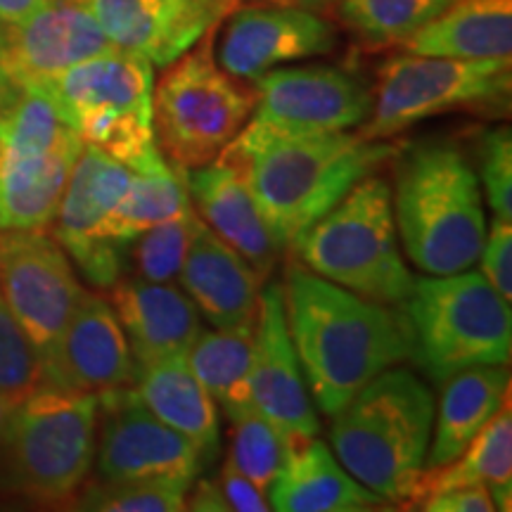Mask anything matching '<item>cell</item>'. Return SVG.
I'll use <instances>...</instances> for the list:
<instances>
[{
    "label": "cell",
    "instance_id": "6da1fadb",
    "mask_svg": "<svg viewBox=\"0 0 512 512\" xmlns=\"http://www.w3.org/2000/svg\"><path fill=\"white\" fill-rule=\"evenodd\" d=\"M285 318L306 387L325 415L358 389L411 356L401 313L344 290L290 259L283 278Z\"/></svg>",
    "mask_w": 512,
    "mask_h": 512
},
{
    "label": "cell",
    "instance_id": "7a4b0ae2",
    "mask_svg": "<svg viewBox=\"0 0 512 512\" xmlns=\"http://www.w3.org/2000/svg\"><path fill=\"white\" fill-rule=\"evenodd\" d=\"M396 152L399 147L387 140L339 131L271 140L242 152H221L216 159L245 176L280 249H292L306 228Z\"/></svg>",
    "mask_w": 512,
    "mask_h": 512
},
{
    "label": "cell",
    "instance_id": "3957f363",
    "mask_svg": "<svg viewBox=\"0 0 512 512\" xmlns=\"http://www.w3.org/2000/svg\"><path fill=\"white\" fill-rule=\"evenodd\" d=\"M394 181L396 233L413 266L427 275L475 268L489 223L477 174L460 147L448 140L406 147Z\"/></svg>",
    "mask_w": 512,
    "mask_h": 512
},
{
    "label": "cell",
    "instance_id": "277c9868",
    "mask_svg": "<svg viewBox=\"0 0 512 512\" xmlns=\"http://www.w3.org/2000/svg\"><path fill=\"white\" fill-rule=\"evenodd\" d=\"M434 396L408 368H387L332 415L335 458L389 503L411 501L432 439Z\"/></svg>",
    "mask_w": 512,
    "mask_h": 512
},
{
    "label": "cell",
    "instance_id": "5b68a950",
    "mask_svg": "<svg viewBox=\"0 0 512 512\" xmlns=\"http://www.w3.org/2000/svg\"><path fill=\"white\" fill-rule=\"evenodd\" d=\"M34 91L46 93L86 145L117 159L133 174L164 171L152 124L155 67L145 57L114 48L95 55Z\"/></svg>",
    "mask_w": 512,
    "mask_h": 512
},
{
    "label": "cell",
    "instance_id": "8992f818",
    "mask_svg": "<svg viewBox=\"0 0 512 512\" xmlns=\"http://www.w3.org/2000/svg\"><path fill=\"white\" fill-rule=\"evenodd\" d=\"M292 249L309 271L370 302L401 304L411 294L415 278L403 261L392 188L375 174L361 178Z\"/></svg>",
    "mask_w": 512,
    "mask_h": 512
},
{
    "label": "cell",
    "instance_id": "52a82bcc",
    "mask_svg": "<svg viewBox=\"0 0 512 512\" xmlns=\"http://www.w3.org/2000/svg\"><path fill=\"white\" fill-rule=\"evenodd\" d=\"M401 316L411 356L437 382L475 366H510L512 316L482 271L413 280Z\"/></svg>",
    "mask_w": 512,
    "mask_h": 512
},
{
    "label": "cell",
    "instance_id": "ba28073f",
    "mask_svg": "<svg viewBox=\"0 0 512 512\" xmlns=\"http://www.w3.org/2000/svg\"><path fill=\"white\" fill-rule=\"evenodd\" d=\"M98 396L41 387L19 401L0 444L5 484L36 503H72L98 441Z\"/></svg>",
    "mask_w": 512,
    "mask_h": 512
},
{
    "label": "cell",
    "instance_id": "9c48e42d",
    "mask_svg": "<svg viewBox=\"0 0 512 512\" xmlns=\"http://www.w3.org/2000/svg\"><path fill=\"white\" fill-rule=\"evenodd\" d=\"M216 34L219 24L164 67L152 91L157 147L181 171L214 162L254 110V86L247 88L216 62Z\"/></svg>",
    "mask_w": 512,
    "mask_h": 512
},
{
    "label": "cell",
    "instance_id": "30bf717a",
    "mask_svg": "<svg viewBox=\"0 0 512 512\" xmlns=\"http://www.w3.org/2000/svg\"><path fill=\"white\" fill-rule=\"evenodd\" d=\"M370 93V114L358 126L366 140H392L406 128L448 112L508 114L512 60L403 53L382 64Z\"/></svg>",
    "mask_w": 512,
    "mask_h": 512
},
{
    "label": "cell",
    "instance_id": "8fae6325",
    "mask_svg": "<svg viewBox=\"0 0 512 512\" xmlns=\"http://www.w3.org/2000/svg\"><path fill=\"white\" fill-rule=\"evenodd\" d=\"M254 110L247 124L223 152L285 138H309L351 131L370 114L373 93L347 69L330 64L275 67L252 81Z\"/></svg>",
    "mask_w": 512,
    "mask_h": 512
},
{
    "label": "cell",
    "instance_id": "7c38bea8",
    "mask_svg": "<svg viewBox=\"0 0 512 512\" xmlns=\"http://www.w3.org/2000/svg\"><path fill=\"white\" fill-rule=\"evenodd\" d=\"M81 294L67 252L43 228H0V299L41 361L55 347Z\"/></svg>",
    "mask_w": 512,
    "mask_h": 512
},
{
    "label": "cell",
    "instance_id": "4fadbf2b",
    "mask_svg": "<svg viewBox=\"0 0 512 512\" xmlns=\"http://www.w3.org/2000/svg\"><path fill=\"white\" fill-rule=\"evenodd\" d=\"M100 437L95 441V467L105 482L126 479H188L202 472L197 448L183 434L152 415L128 387L100 394Z\"/></svg>",
    "mask_w": 512,
    "mask_h": 512
},
{
    "label": "cell",
    "instance_id": "5bb4252c",
    "mask_svg": "<svg viewBox=\"0 0 512 512\" xmlns=\"http://www.w3.org/2000/svg\"><path fill=\"white\" fill-rule=\"evenodd\" d=\"M114 46L86 0H48L17 24H0V88H36Z\"/></svg>",
    "mask_w": 512,
    "mask_h": 512
},
{
    "label": "cell",
    "instance_id": "9a60e30c",
    "mask_svg": "<svg viewBox=\"0 0 512 512\" xmlns=\"http://www.w3.org/2000/svg\"><path fill=\"white\" fill-rule=\"evenodd\" d=\"M133 171L117 159L86 145L76 159L55 211V240L100 290L121 278V249L102 242L98 230L131 183Z\"/></svg>",
    "mask_w": 512,
    "mask_h": 512
},
{
    "label": "cell",
    "instance_id": "2e32d148",
    "mask_svg": "<svg viewBox=\"0 0 512 512\" xmlns=\"http://www.w3.org/2000/svg\"><path fill=\"white\" fill-rule=\"evenodd\" d=\"M335 46L337 31L309 8L249 5L230 12L216 62L235 79L254 81L287 62L328 55Z\"/></svg>",
    "mask_w": 512,
    "mask_h": 512
},
{
    "label": "cell",
    "instance_id": "e0dca14e",
    "mask_svg": "<svg viewBox=\"0 0 512 512\" xmlns=\"http://www.w3.org/2000/svg\"><path fill=\"white\" fill-rule=\"evenodd\" d=\"M41 366L46 387L95 396L128 387L133 356L112 304L98 294L83 292Z\"/></svg>",
    "mask_w": 512,
    "mask_h": 512
},
{
    "label": "cell",
    "instance_id": "ac0fdd59",
    "mask_svg": "<svg viewBox=\"0 0 512 512\" xmlns=\"http://www.w3.org/2000/svg\"><path fill=\"white\" fill-rule=\"evenodd\" d=\"M252 399L256 411L271 420L287 441L318 437L320 420L287 328L280 283H271L259 297V316L254 325Z\"/></svg>",
    "mask_w": 512,
    "mask_h": 512
},
{
    "label": "cell",
    "instance_id": "d6986e66",
    "mask_svg": "<svg viewBox=\"0 0 512 512\" xmlns=\"http://www.w3.org/2000/svg\"><path fill=\"white\" fill-rule=\"evenodd\" d=\"M114 48L169 67L226 17L211 0H86Z\"/></svg>",
    "mask_w": 512,
    "mask_h": 512
},
{
    "label": "cell",
    "instance_id": "ffe728a7",
    "mask_svg": "<svg viewBox=\"0 0 512 512\" xmlns=\"http://www.w3.org/2000/svg\"><path fill=\"white\" fill-rule=\"evenodd\" d=\"M181 176L195 214L233 247L261 280L268 278L278 261L280 245L245 176L223 159L197 169H183Z\"/></svg>",
    "mask_w": 512,
    "mask_h": 512
},
{
    "label": "cell",
    "instance_id": "44dd1931",
    "mask_svg": "<svg viewBox=\"0 0 512 512\" xmlns=\"http://www.w3.org/2000/svg\"><path fill=\"white\" fill-rule=\"evenodd\" d=\"M178 275L183 292L214 328L256 323L261 278L200 216Z\"/></svg>",
    "mask_w": 512,
    "mask_h": 512
},
{
    "label": "cell",
    "instance_id": "7402d4cb",
    "mask_svg": "<svg viewBox=\"0 0 512 512\" xmlns=\"http://www.w3.org/2000/svg\"><path fill=\"white\" fill-rule=\"evenodd\" d=\"M271 510L280 512H368L394 508L344 470L318 437L290 439L283 465L266 491Z\"/></svg>",
    "mask_w": 512,
    "mask_h": 512
},
{
    "label": "cell",
    "instance_id": "603a6c76",
    "mask_svg": "<svg viewBox=\"0 0 512 512\" xmlns=\"http://www.w3.org/2000/svg\"><path fill=\"white\" fill-rule=\"evenodd\" d=\"M110 290V304L126 335L133 363L185 356L202 332L200 311L183 287L119 278Z\"/></svg>",
    "mask_w": 512,
    "mask_h": 512
},
{
    "label": "cell",
    "instance_id": "cb8c5ba5",
    "mask_svg": "<svg viewBox=\"0 0 512 512\" xmlns=\"http://www.w3.org/2000/svg\"><path fill=\"white\" fill-rule=\"evenodd\" d=\"M131 389L147 411L197 448L202 467H209L219 458V408L202 382L192 375L185 356L133 363Z\"/></svg>",
    "mask_w": 512,
    "mask_h": 512
},
{
    "label": "cell",
    "instance_id": "d4e9b609",
    "mask_svg": "<svg viewBox=\"0 0 512 512\" xmlns=\"http://www.w3.org/2000/svg\"><path fill=\"white\" fill-rule=\"evenodd\" d=\"M86 143L76 136L53 150L3 152L0 228H46Z\"/></svg>",
    "mask_w": 512,
    "mask_h": 512
},
{
    "label": "cell",
    "instance_id": "484cf974",
    "mask_svg": "<svg viewBox=\"0 0 512 512\" xmlns=\"http://www.w3.org/2000/svg\"><path fill=\"white\" fill-rule=\"evenodd\" d=\"M505 401H510L508 366H475L446 377L439 406H434L427 470L456 460Z\"/></svg>",
    "mask_w": 512,
    "mask_h": 512
},
{
    "label": "cell",
    "instance_id": "4316f807",
    "mask_svg": "<svg viewBox=\"0 0 512 512\" xmlns=\"http://www.w3.org/2000/svg\"><path fill=\"white\" fill-rule=\"evenodd\" d=\"M401 48L453 60H512V0H456Z\"/></svg>",
    "mask_w": 512,
    "mask_h": 512
},
{
    "label": "cell",
    "instance_id": "83f0119b",
    "mask_svg": "<svg viewBox=\"0 0 512 512\" xmlns=\"http://www.w3.org/2000/svg\"><path fill=\"white\" fill-rule=\"evenodd\" d=\"M486 484L494 498L496 510L508 512L512 508V413L510 401L494 418L484 425V430L470 441V446L448 465L422 470L415 484L411 501L406 508L418 510L425 498L441 491L460 489V486Z\"/></svg>",
    "mask_w": 512,
    "mask_h": 512
},
{
    "label": "cell",
    "instance_id": "f1b7e54d",
    "mask_svg": "<svg viewBox=\"0 0 512 512\" xmlns=\"http://www.w3.org/2000/svg\"><path fill=\"white\" fill-rule=\"evenodd\" d=\"M254 325L256 323L200 332L185 354L192 375L202 382L211 399L219 403L230 422L254 411Z\"/></svg>",
    "mask_w": 512,
    "mask_h": 512
},
{
    "label": "cell",
    "instance_id": "f546056e",
    "mask_svg": "<svg viewBox=\"0 0 512 512\" xmlns=\"http://www.w3.org/2000/svg\"><path fill=\"white\" fill-rule=\"evenodd\" d=\"M192 207L181 171L166 166L152 174H133L124 197L98 230L102 242L124 249L145 230L185 214Z\"/></svg>",
    "mask_w": 512,
    "mask_h": 512
},
{
    "label": "cell",
    "instance_id": "4dcf8cb0",
    "mask_svg": "<svg viewBox=\"0 0 512 512\" xmlns=\"http://www.w3.org/2000/svg\"><path fill=\"white\" fill-rule=\"evenodd\" d=\"M456 0H339L337 15L370 46H401Z\"/></svg>",
    "mask_w": 512,
    "mask_h": 512
},
{
    "label": "cell",
    "instance_id": "1f68e13d",
    "mask_svg": "<svg viewBox=\"0 0 512 512\" xmlns=\"http://www.w3.org/2000/svg\"><path fill=\"white\" fill-rule=\"evenodd\" d=\"M190 486L188 479H100L91 486H81L72 508L95 512H178L185 510Z\"/></svg>",
    "mask_w": 512,
    "mask_h": 512
},
{
    "label": "cell",
    "instance_id": "d6a6232c",
    "mask_svg": "<svg viewBox=\"0 0 512 512\" xmlns=\"http://www.w3.org/2000/svg\"><path fill=\"white\" fill-rule=\"evenodd\" d=\"M195 219V209L190 207L185 214L140 233L131 242V254H128L133 278L150 280V283H171L178 278L188 254Z\"/></svg>",
    "mask_w": 512,
    "mask_h": 512
},
{
    "label": "cell",
    "instance_id": "836d02e7",
    "mask_svg": "<svg viewBox=\"0 0 512 512\" xmlns=\"http://www.w3.org/2000/svg\"><path fill=\"white\" fill-rule=\"evenodd\" d=\"M285 446V434L254 408L242 418L233 420L228 460L240 472H245L259 489L268 491L283 465Z\"/></svg>",
    "mask_w": 512,
    "mask_h": 512
},
{
    "label": "cell",
    "instance_id": "e575fe53",
    "mask_svg": "<svg viewBox=\"0 0 512 512\" xmlns=\"http://www.w3.org/2000/svg\"><path fill=\"white\" fill-rule=\"evenodd\" d=\"M41 387H46L41 356L0 299V394L19 403Z\"/></svg>",
    "mask_w": 512,
    "mask_h": 512
},
{
    "label": "cell",
    "instance_id": "d590c367",
    "mask_svg": "<svg viewBox=\"0 0 512 512\" xmlns=\"http://www.w3.org/2000/svg\"><path fill=\"white\" fill-rule=\"evenodd\" d=\"M477 181L494 216L512 221V133L510 126L486 128L477 136Z\"/></svg>",
    "mask_w": 512,
    "mask_h": 512
},
{
    "label": "cell",
    "instance_id": "8d00e7d4",
    "mask_svg": "<svg viewBox=\"0 0 512 512\" xmlns=\"http://www.w3.org/2000/svg\"><path fill=\"white\" fill-rule=\"evenodd\" d=\"M510 219L494 216L486 226V240L479 254L482 273L503 299H512V228Z\"/></svg>",
    "mask_w": 512,
    "mask_h": 512
},
{
    "label": "cell",
    "instance_id": "74e56055",
    "mask_svg": "<svg viewBox=\"0 0 512 512\" xmlns=\"http://www.w3.org/2000/svg\"><path fill=\"white\" fill-rule=\"evenodd\" d=\"M219 484L223 498H226L230 510L238 512H268L271 505H268V496L264 489H259L252 479H249L245 472H240L230 460L226 458V463L221 465Z\"/></svg>",
    "mask_w": 512,
    "mask_h": 512
},
{
    "label": "cell",
    "instance_id": "f35d334b",
    "mask_svg": "<svg viewBox=\"0 0 512 512\" xmlns=\"http://www.w3.org/2000/svg\"><path fill=\"white\" fill-rule=\"evenodd\" d=\"M418 510L427 512H494V498L486 484L460 486V489L441 491L420 503Z\"/></svg>",
    "mask_w": 512,
    "mask_h": 512
},
{
    "label": "cell",
    "instance_id": "ab89813d",
    "mask_svg": "<svg viewBox=\"0 0 512 512\" xmlns=\"http://www.w3.org/2000/svg\"><path fill=\"white\" fill-rule=\"evenodd\" d=\"M185 510H200V512H230L226 498H223L219 484L211 479H200L192 482L188 498H185Z\"/></svg>",
    "mask_w": 512,
    "mask_h": 512
},
{
    "label": "cell",
    "instance_id": "60d3db41",
    "mask_svg": "<svg viewBox=\"0 0 512 512\" xmlns=\"http://www.w3.org/2000/svg\"><path fill=\"white\" fill-rule=\"evenodd\" d=\"M48 0H0V24H17L34 15Z\"/></svg>",
    "mask_w": 512,
    "mask_h": 512
},
{
    "label": "cell",
    "instance_id": "b9f144b4",
    "mask_svg": "<svg viewBox=\"0 0 512 512\" xmlns=\"http://www.w3.org/2000/svg\"><path fill=\"white\" fill-rule=\"evenodd\" d=\"M15 408H17V401H12V399H8V396L0 394V444H3L5 432H8Z\"/></svg>",
    "mask_w": 512,
    "mask_h": 512
},
{
    "label": "cell",
    "instance_id": "7bdbcfd3",
    "mask_svg": "<svg viewBox=\"0 0 512 512\" xmlns=\"http://www.w3.org/2000/svg\"><path fill=\"white\" fill-rule=\"evenodd\" d=\"M278 3H285V5H297V8H318V5L332 3V0H278Z\"/></svg>",
    "mask_w": 512,
    "mask_h": 512
},
{
    "label": "cell",
    "instance_id": "ee69618b",
    "mask_svg": "<svg viewBox=\"0 0 512 512\" xmlns=\"http://www.w3.org/2000/svg\"><path fill=\"white\" fill-rule=\"evenodd\" d=\"M211 3L219 5V8H221L223 12H226V15H230V12L238 8V5L245 3V0H211Z\"/></svg>",
    "mask_w": 512,
    "mask_h": 512
},
{
    "label": "cell",
    "instance_id": "f6af8a7d",
    "mask_svg": "<svg viewBox=\"0 0 512 512\" xmlns=\"http://www.w3.org/2000/svg\"><path fill=\"white\" fill-rule=\"evenodd\" d=\"M0 159H3V145H0Z\"/></svg>",
    "mask_w": 512,
    "mask_h": 512
}]
</instances>
